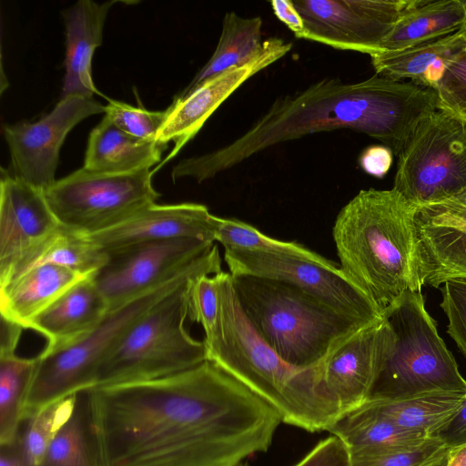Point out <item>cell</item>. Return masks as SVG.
Segmentation results:
<instances>
[{"label":"cell","mask_w":466,"mask_h":466,"mask_svg":"<svg viewBox=\"0 0 466 466\" xmlns=\"http://www.w3.org/2000/svg\"><path fill=\"white\" fill-rule=\"evenodd\" d=\"M393 189L415 207L466 187V120L440 108L423 119L400 152Z\"/></svg>","instance_id":"9c48e42d"},{"label":"cell","mask_w":466,"mask_h":466,"mask_svg":"<svg viewBox=\"0 0 466 466\" xmlns=\"http://www.w3.org/2000/svg\"><path fill=\"white\" fill-rule=\"evenodd\" d=\"M416 209L393 188L362 189L340 209L333 226L340 271L381 315L404 292L421 290Z\"/></svg>","instance_id":"277c9868"},{"label":"cell","mask_w":466,"mask_h":466,"mask_svg":"<svg viewBox=\"0 0 466 466\" xmlns=\"http://www.w3.org/2000/svg\"><path fill=\"white\" fill-rule=\"evenodd\" d=\"M236 466H249V465H248V463L247 461H242V462L238 463Z\"/></svg>","instance_id":"7dc6e473"},{"label":"cell","mask_w":466,"mask_h":466,"mask_svg":"<svg viewBox=\"0 0 466 466\" xmlns=\"http://www.w3.org/2000/svg\"><path fill=\"white\" fill-rule=\"evenodd\" d=\"M382 319L391 335L366 401L466 393V380L426 310L421 290L404 292Z\"/></svg>","instance_id":"52a82bcc"},{"label":"cell","mask_w":466,"mask_h":466,"mask_svg":"<svg viewBox=\"0 0 466 466\" xmlns=\"http://www.w3.org/2000/svg\"><path fill=\"white\" fill-rule=\"evenodd\" d=\"M291 47L290 42L270 37L264 41L262 51L247 64L206 80L183 96H177L166 109V120L157 137L160 143L167 145L171 141L175 145L162 165L198 133L209 116L242 84L282 58Z\"/></svg>","instance_id":"9a60e30c"},{"label":"cell","mask_w":466,"mask_h":466,"mask_svg":"<svg viewBox=\"0 0 466 466\" xmlns=\"http://www.w3.org/2000/svg\"><path fill=\"white\" fill-rule=\"evenodd\" d=\"M1 170L0 285L61 226L44 190Z\"/></svg>","instance_id":"2e32d148"},{"label":"cell","mask_w":466,"mask_h":466,"mask_svg":"<svg viewBox=\"0 0 466 466\" xmlns=\"http://www.w3.org/2000/svg\"><path fill=\"white\" fill-rule=\"evenodd\" d=\"M37 366V357L0 354V444L13 441L24 423V407Z\"/></svg>","instance_id":"4dcf8cb0"},{"label":"cell","mask_w":466,"mask_h":466,"mask_svg":"<svg viewBox=\"0 0 466 466\" xmlns=\"http://www.w3.org/2000/svg\"><path fill=\"white\" fill-rule=\"evenodd\" d=\"M0 466H30L24 452L21 431L13 441L0 444Z\"/></svg>","instance_id":"7bdbcfd3"},{"label":"cell","mask_w":466,"mask_h":466,"mask_svg":"<svg viewBox=\"0 0 466 466\" xmlns=\"http://www.w3.org/2000/svg\"><path fill=\"white\" fill-rule=\"evenodd\" d=\"M466 48V35L461 29L403 50L370 56L376 75L397 80L410 79L435 89L448 63Z\"/></svg>","instance_id":"cb8c5ba5"},{"label":"cell","mask_w":466,"mask_h":466,"mask_svg":"<svg viewBox=\"0 0 466 466\" xmlns=\"http://www.w3.org/2000/svg\"><path fill=\"white\" fill-rule=\"evenodd\" d=\"M393 152L381 145L371 146L360 156V166L369 175L382 178L389 172L393 162Z\"/></svg>","instance_id":"60d3db41"},{"label":"cell","mask_w":466,"mask_h":466,"mask_svg":"<svg viewBox=\"0 0 466 466\" xmlns=\"http://www.w3.org/2000/svg\"><path fill=\"white\" fill-rule=\"evenodd\" d=\"M222 271L217 245L185 270L107 312L100 324L78 341L37 356V366L24 407V420L47 406L88 390L97 371L124 333L154 305L192 278Z\"/></svg>","instance_id":"8992f818"},{"label":"cell","mask_w":466,"mask_h":466,"mask_svg":"<svg viewBox=\"0 0 466 466\" xmlns=\"http://www.w3.org/2000/svg\"><path fill=\"white\" fill-rule=\"evenodd\" d=\"M215 240L223 245L225 249L236 248L291 255L325 265L336 264L300 244L268 237L255 227L238 219L218 217Z\"/></svg>","instance_id":"1f68e13d"},{"label":"cell","mask_w":466,"mask_h":466,"mask_svg":"<svg viewBox=\"0 0 466 466\" xmlns=\"http://www.w3.org/2000/svg\"><path fill=\"white\" fill-rule=\"evenodd\" d=\"M465 394L436 391L400 400H371L364 403L373 407L399 426L431 437L453 415Z\"/></svg>","instance_id":"f546056e"},{"label":"cell","mask_w":466,"mask_h":466,"mask_svg":"<svg viewBox=\"0 0 466 466\" xmlns=\"http://www.w3.org/2000/svg\"><path fill=\"white\" fill-rule=\"evenodd\" d=\"M446 466H466V444L450 450Z\"/></svg>","instance_id":"f6af8a7d"},{"label":"cell","mask_w":466,"mask_h":466,"mask_svg":"<svg viewBox=\"0 0 466 466\" xmlns=\"http://www.w3.org/2000/svg\"><path fill=\"white\" fill-rule=\"evenodd\" d=\"M218 315L205 337L207 359L272 405L282 422L316 432L327 431L341 415L326 392L319 367L286 363L255 331L237 299L229 272L217 274Z\"/></svg>","instance_id":"3957f363"},{"label":"cell","mask_w":466,"mask_h":466,"mask_svg":"<svg viewBox=\"0 0 466 466\" xmlns=\"http://www.w3.org/2000/svg\"><path fill=\"white\" fill-rule=\"evenodd\" d=\"M109 311L108 304L86 278L62 294L32 322L30 329L46 339L45 351L66 348L94 330Z\"/></svg>","instance_id":"44dd1931"},{"label":"cell","mask_w":466,"mask_h":466,"mask_svg":"<svg viewBox=\"0 0 466 466\" xmlns=\"http://www.w3.org/2000/svg\"><path fill=\"white\" fill-rule=\"evenodd\" d=\"M100 113L105 106L93 97L68 96L35 122L5 125L11 174L45 191L56 180L59 151L67 134L83 119Z\"/></svg>","instance_id":"5bb4252c"},{"label":"cell","mask_w":466,"mask_h":466,"mask_svg":"<svg viewBox=\"0 0 466 466\" xmlns=\"http://www.w3.org/2000/svg\"><path fill=\"white\" fill-rule=\"evenodd\" d=\"M270 5L277 18L282 22L297 38L304 39V22L296 9L293 1L273 0L270 2Z\"/></svg>","instance_id":"b9f144b4"},{"label":"cell","mask_w":466,"mask_h":466,"mask_svg":"<svg viewBox=\"0 0 466 466\" xmlns=\"http://www.w3.org/2000/svg\"><path fill=\"white\" fill-rule=\"evenodd\" d=\"M431 437L450 450L466 444V394L453 415Z\"/></svg>","instance_id":"f35d334b"},{"label":"cell","mask_w":466,"mask_h":466,"mask_svg":"<svg viewBox=\"0 0 466 466\" xmlns=\"http://www.w3.org/2000/svg\"><path fill=\"white\" fill-rule=\"evenodd\" d=\"M119 1L98 4L78 0L64 12L66 34L65 76L60 99L68 96L92 98L99 94L92 78V58L102 44L104 25L109 10Z\"/></svg>","instance_id":"d6986e66"},{"label":"cell","mask_w":466,"mask_h":466,"mask_svg":"<svg viewBox=\"0 0 466 466\" xmlns=\"http://www.w3.org/2000/svg\"><path fill=\"white\" fill-rule=\"evenodd\" d=\"M465 20L464 0H410L380 52L403 50L448 35L461 29Z\"/></svg>","instance_id":"484cf974"},{"label":"cell","mask_w":466,"mask_h":466,"mask_svg":"<svg viewBox=\"0 0 466 466\" xmlns=\"http://www.w3.org/2000/svg\"><path fill=\"white\" fill-rule=\"evenodd\" d=\"M447 464V458L446 457H439L436 458L428 463L422 465V466H446Z\"/></svg>","instance_id":"bcb514c9"},{"label":"cell","mask_w":466,"mask_h":466,"mask_svg":"<svg viewBox=\"0 0 466 466\" xmlns=\"http://www.w3.org/2000/svg\"><path fill=\"white\" fill-rule=\"evenodd\" d=\"M229 273L268 278L292 285L346 316L370 323L382 320L374 304L342 274L337 264L300 257L226 248Z\"/></svg>","instance_id":"8fae6325"},{"label":"cell","mask_w":466,"mask_h":466,"mask_svg":"<svg viewBox=\"0 0 466 466\" xmlns=\"http://www.w3.org/2000/svg\"><path fill=\"white\" fill-rule=\"evenodd\" d=\"M102 466H236L282 422L211 360L160 379L87 390Z\"/></svg>","instance_id":"6da1fadb"},{"label":"cell","mask_w":466,"mask_h":466,"mask_svg":"<svg viewBox=\"0 0 466 466\" xmlns=\"http://www.w3.org/2000/svg\"><path fill=\"white\" fill-rule=\"evenodd\" d=\"M440 108L435 89L410 80L376 74L356 83L325 78L276 99L229 144L181 160L172 179L188 177L201 183L277 144L341 128L375 138L398 156L418 125Z\"/></svg>","instance_id":"7a4b0ae2"},{"label":"cell","mask_w":466,"mask_h":466,"mask_svg":"<svg viewBox=\"0 0 466 466\" xmlns=\"http://www.w3.org/2000/svg\"><path fill=\"white\" fill-rule=\"evenodd\" d=\"M304 39L330 47L367 54L380 46L410 0H297Z\"/></svg>","instance_id":"4fadbf2b"},{"label":"cell","mask_w":466,"mask_h":466,"mask_svg":"<svg viewBox=\"0 0 466 466\" xmlns=\"http://www.w3.org/2000/svg\"><path fill=\"white\" fill-rule=\"evenodd\" d=\"M214 245L180 238L121 248L106 253L92 279L111 310L177 276Z\"/></svg>","instance_id":"7c38bea8"},{"label":"cell","mask_w":466,"mask_h":466,"mask_svg":"<svg viewBox=\"0 0 466 466\" xmlns=\"http://www.w3.org/2000/svg\"><path fill=\"white\" fill-rule=\"evenodd\" d=\"M390 335L382 319L342 342L319 366L322 385L341 415L366 401Z\"/></svg>","instance_id":"e0dca14e"},{"label":"cell","mask_w":466,"mask_h":466,"mask_svg":"<svg viewBox=\"0 0 466 466\" xmlns=\"http://www.w3.org/2000/svg\"><path fill=\"white\" fill-rule=\"evenodd\" d=\"M106 259L107 254L86 235L61 225L49 239L16 267L9 280L30 268L45 264L61 266L83 276L92 277Z\"/></svg>","instance_id":"f1b7e54d"},{"label":"cell","mask_w":466,"mask_h":466,"mask_svg":"<svg viewBox=\"0 0 466 466\" xmlns=\"http://www.w3.org/2000/svg\"><path fill=\"white\" fill-rule=\"evenodd\" d=\"M261 28L262 19L259 16L242 17L235 12H228L213 55L177 96H183L206 80L241 66L257 56L264 46Z\"/></svg>","instance_id":"4316f807"},{"label":"cell","mask_w":466,"mask_h":466,"mask_svg":"<svg viewBox=\"0 0 466 466\" xmlns=\"http://www.w3.org/2000/svg\"><path fill=\"white\" fill-rule=\"evenodd\" d=\"M153 171L99 173L76 170L56 180L44 193L59 223L90 235L126 220L156 203Z\"/></svg>","instance_id":"30bf717a"},{"label":"cell","mask_w":466,"mask_h":466,"mask_svg":"<svg viewBox=\"0 0 466 466\" xmlns=\"http://www.w3.org/2000/svg\"><path fill=\"white\" fill-rule=\"evenodd\" d=\"M418 213L466 221V187L438 202L417 207Z\"/></svg>","instance_id":"ab89813d"},{"label":"cell","mask_w":466,"mask_h":466,"mask_svg":"<svg viewBox=\"0 0 466 466\" xmlns=\"http://www.w3.org/2000/svg\"><path fill=\"white\" fill-rule=\"evenodd\" d=\"M328 431L345 444L351 458L412 451L431 438L399 426L366 403L340 415Z\"/></svg>","instance_id":"7402d4cb"},{"label":"cell","mask_w":466,"mask_h":466,"mask_svg":"<svg viewBox=\"0 0 466 466\" xmlns=\"http://www.w3.org/2000/svg\"><path fill=\"white\" fill-rule=\"evenodd\" d=\"M91 278L57 265H39L0 285V313L24 329L68 289Z\"/></svg>","instance_id":"603a6c76"},{"label":"cell","mask_w":466,"mask_h":466,"mask_svg":"<svg viewBox=\"0 0 466 466\" xmlns=\"http://www.w3.org/2000/svg\"><path fill=\"white\" fill-rule=\"evenodd\" d=\"M218 217L198 203L151 204L109 228L86 235L107 253L140 243L192 238L214 243Z\"/></svg>","instance_id":"ac0fdd59"},{"label":"cell","mask_w":466,"mask_h":466,"mask_svg":"<svg viewBox=\"0 0 466 466\" xmlns=\"http://www.w3.org/2000/svg\"><path fill=\"white\" fill-rule=\"evenodd\" d=\"M195 278L158 301L124 333L100 364L96 387L160 379L208 360L204 341L192 338L185 328L188 286Z\"/></svg>","instance_id":"ba28073f"},{"label":"cell","mask_w":466,"mask_h":466,"mask_svg":"<svg viewBox=\"0 0 466 466\" xmlns=\"http://www.w3.org/2000/svg\"><path fill=\"white\" fill-rule=\"evenodd\" d=\"M216 275L198 276L193 279L188 286L187 318L202 326L205 337L209 336L214 330L218 315Z\"/></svg>","instance_id":"836d02e7"},{"label":"cell","mask_w":466,"mask_h":466,"mask_svg":"<svg viewBox=\"0 0 466 466\" xmlns=\"http://www.w3.org/2000/svg\"><path fill=\"white\" fill-rule=\"evenodd\" d=\"M464 5H465V10H466V0H464ZM461 27L466 31V20Z\"/></svg>","instance_id":"c3c4849f"},{"label":"cell","mask_w":466,"mask_h":466,"mask_svg":"<svg viewBox=\"0 0 466 466\" xmlns=\"http://www.w3.org/2000/svg\"><path fill=\"white\" fill-rule=\"evenodd\" d=\"M350 459L345 444L331 435L320 441L294 466H350Z\"/></svg>","instance_id":"74e56055"},{"label":"cell","mask_w":466,"mask_h":466,"mask_svg":"<svg viewBox=\"0 0 466 466\" xmlns=\"http://www.w3.org/2000/svg\"><path fill=\"white\" fill-rule=\"evenodd\" d=\"M24 329L1 318L0 354L15 352Z\"/></svg>","instance_id":"ee69618b"},{"label":"cell","mask_w":466,"mask_h":466,"mask_svg":"<svg viewBox=\"0 0 466 466\" xmlns=\"http://www.w3.org/2000/svg\"><path fill=\"white\" fill-rule=\"evenodd\" d=\"M442 285L441 308L449 320L447 331L466 358V277L450 279Z\"/></svg>","instance_id":"e575fe53"},{"label":"cell","mask_w":466,"mask_h":466,"mask_svg":"<svg viewBox=\"0 0 466 466\" xmlns=\"http://www.w3.org/2000/svg\"><path fill=\"white\" fill-rule=\"evenodd\" d=\"M40 466H102L87 390L77 394L71 417L51 440Z\"/></svg>","instance_id":"83f0119b"},{"label":"cell","mask_w":466,"mask_h":466,"mask_svg":"<svg viewBox=\"0 0 466 466\" xmlns=\"http://www.w3.org/2000/svg\"><path fill=\"white\" fill-rule=\"evenodd\" d=\"M416 275L420 286L439 288L466 277V221L415 212Z\"/></svg>","instance_id":"ffe728a7"},{"label":"cell","mask_w":466,"mask_h":466,"mask_svg":"<svg viewBox=\"0 0 466 466\" xmlns=\"http://www.w3.org/2000/svg\"><path fill=\"white\" fill-rule=\"evenodd\" d=\"M166 148L167 144L128 135L105 116L89 134L83 167L99 173L150 169Z\"/></svg>","instance_id":"d4e9b609"},{"label":"cell","mask_w":466,"mask_h":466,"mask_svg":"<svg viewBox=\"0 0 466 466\" xmlns=\"http://www.w3.org/2000/svg\"><path fill=\"white\" fill-rule=\"evenodd\" d=\"M106 116L117 127L133 137L156 140L166 120L165 111H149L121 101L108 99L105 106Z\"/></svg>","instance_id":"d6a6232c"},{"label":"cell","mask_w":466,"mask_h":466,"mask_svg":"<svg viewBox=\"0 0 466 466\" xmlns=\"http://www.w3.org/2000/svg\"><path fill=\"white\" fill-rule=\"evenodd\" d=\"M435 90L441 108L466 120V48L448 63Z\"/></svg>","instance_id":"d590c367"},{"label":"cell","mask_w":466,"mask_h":466,"mask_svg":"<svg viewBox=\"0 0 466 466\" xmlns=\"http://www.w3.org/2000/svg\"><path fill=\"white\" fill-rule=\"evenodd\" d=\"M450 449L441 441L431 437L412 451L368 457H350V466H422Z\"/></svg>","instance_id":"8d00e7d4"},{"label":"cell","mask_w":466,"mask_h":466,"mask_svg":"<svg viewBox=\"0 0 466 466\" xmlns=\"http://www.w3.org/2000/svg\"><path fill=\"white\" fill-rule=\"evenodd\" d=\"M231 276L241 309L257 334L293 367H319L342 342L376 324L338 312L283 281Z\"/></svg>","instance_id":"5b68a950"}]
</instances>
